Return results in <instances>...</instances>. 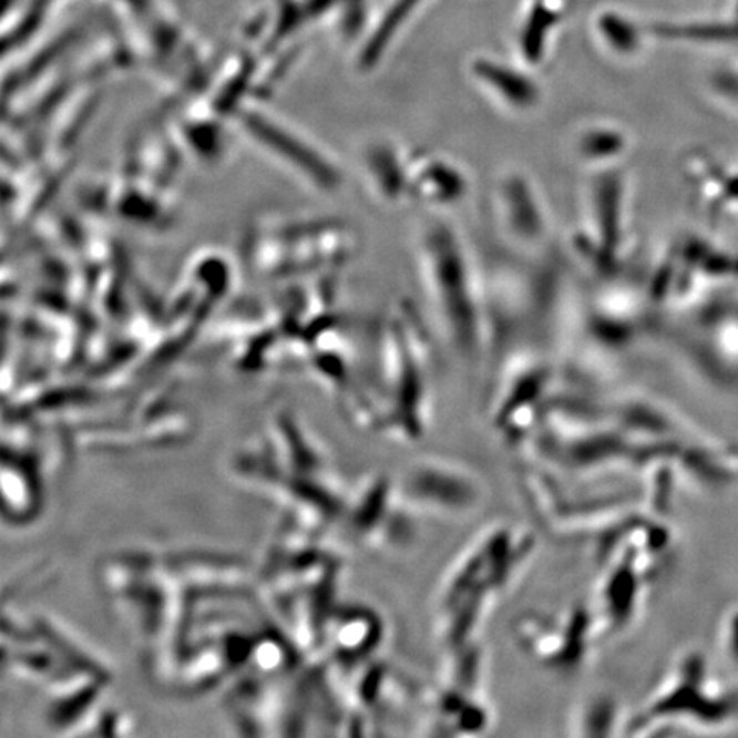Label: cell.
Returning <instances> with one entry per match:
<instances>
[{"mask_svg":"<svg viewBox=\"0 0 738 738\" xmlns=\"http://www.w3.org/2000/svg\"><path fill=\"white\" fill-rule=\"evenodd\" d=\"M556 23V14L537 6L526 21L522 34V52L530 64H539L545 52V38L552 24Z\"/></svg>","mask_w":738,"mask_h":738,"instance_id":"obj_9","label":"cell"},{"mask_svg":"<svg viewBox=\"0 0 738 738\" xmlns=\"http://www.w3.org/2000/svg\"><path fill=\"white\" fill-rule=\"evenodd\" d=\"M469 192L465 172L455 163L433 154L409 160V195L429 207H444L462 201Z\"/></svg>","mask_w":738,"mask_h":738,"instance_id":"obj_7","label":"cell"},{"mask_svg":"<svg viewBox=\"0 0 738 738\" xmlns=\"http://www.w3.org/2000/svg\"><path fill=\"white\" fill-rule=\"evenodd\" d=\"M598 30L607 40L608 47L623 55H631L639 49L638 31L619 16L604 14L598 19Z\"/></svg>","mask_w":738,"mask_h":738,"instance_id":"obj_10","label":"cell"},{"mask_svg":"<svg viewBox=\"0 0 738 738\" xmlns=\"http://www.w3.org/2000/svg\"><path fill=\"white\" fill-rule=\"evenodd\" d=\"M407 489L416 503L433 510L463 513L481 500V488L467 470L441 460H424L409 474Z\"/></svg>","mask_w":738,"mask_h":738,"instance_id":"obj_5","label":"cell"},{"mask_svg":"<svg viewBox=\"0 0 738 738\" xmlns=\"http://www.w3.org/2000/svg\"><path fill=\"white\" fill-rule=\"evenodd\" d=\"M419 264L441 332L460 355L475 358L489 339L485 296L462 238L440 217L422 226Z\"/></svg>","mask_w":738,"mask_h":738,"instance_id":"obj_1","label":"cell"},{"mask_svg":"<svg viewBox=\"0 0 738 738\" xmlns=\"http://www.w3.org/2000/svg\"><path fill=\"white\" fill-rule=\"evenodd\" d=\"M494 214L508 242L535 250L547 242L551 216L535 183L520 172H506L494 185Z\"/></svg>","mask_w":738,"mask_h":738,"instance_id":"obj_4","label":"cell"},{"mask_svg":"<svg viewBox=\"0 0 738 738\" xmlns=\"http://www.w3.org/2000/svg\"><path fill=\"white\" fill-rule=\"evenodd\" d=\"M419 4V0H399L396 8L390 11L388 18L385 19V23L381 24L380 31H378L377 37H375L373 43L369 47L368 50V60L377 59L378 52L387 45L388 40L392 38V34L399 30L400 24L403 23V19L409 16V12Z\"/></svg>","mask_w":738,"mask_h":738,"instance_id":"obj_11","label":"cell"},{"mask_svg":"<svg viewBox=\"0 0 738 738\" xmlns=\"http://www.w3.org/2000/svg\"><path fill=\"white\" fill-rule=\"evenodd\" d=\"M629 183L617 166L593 172L586 192L585 226L574 236L580 260L602 279H614L629 239Z\"/></svg>","mask_w":738,"mask_h":738,"instance_id":"obj_2","label":"cell"},{"mask_svg":"<svg viewBox=\"0 0 738 738\" xmlns=\"http://www.w3.org/2000/svg\"><path fill=\"white\" fill-rule=\"evenodd\" d=\"M470 72L492 105L510 115H529L542 105L541 86L525 72L489 59L474 60Z\"/></svg>","mask_w":738,"mask_h":738,"instance_id":"obj_6","label":"cell"},{"mask_svg":"<svg viewBox=\"0 0 738 738\" xmlns=\"http://www.w3.org/2000/svg\"><path fill=\"white\" fill-rule=\"evenodd\" d=\"M631 150L629 132L619 123L592 120L576 132L574 151L595 170L617 166Z\"/></svg>","mask_w":738,"mask_h":738,"instance_id":"obj_8","label":"cell"},{"mask_svg":"<svg viewBox=\"0 0 738 738\" xmlns=\"http://www.w3.org/2000/svg\"><path fill=\"white\" fill-rule=\"evenodd\" d=\"M738 715V693L716 686L708 679L701 653L684 655L668 675L662 689L653 696L646 715L634 727H653L656 721L697 724L701 727H721Z\"/></svg>","mask_w":738,"mask_h":738,"instance_id":"obj_3","label":"cell"},{"mask_svg":"<svg viewBox=\"0 0 738 738\" xmlns=\"http://www.w3.org/2000/svg\"><path fill=\"white\" fill-rule=\"evenodd\" d=\"M720 648L725 660L738 670V607L731 608L724 617Z\"/></svg>","mask_w":738,"mask_h":738,"instance_id":"obj_12","label":"cell"}]
</instances>
